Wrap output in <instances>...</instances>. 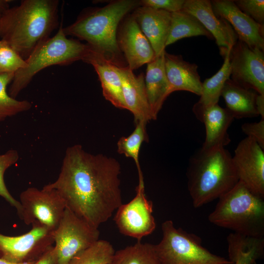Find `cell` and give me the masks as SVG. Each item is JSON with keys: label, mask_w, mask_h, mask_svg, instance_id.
Returning <instances> with one entry per match:
<instances>
[{"label": "cell", "mask_w": 264, "mask_h": 264, "mask_svg": "<svg viewBox=\"0 0 264 264\" xmlns=\"http://www.w3.org/2000/svg\"><path fill=\"white\" fill-rule=\"evenodd\" d=\"M31 262H26V263H16L10 262L5 260L4 259L0 258V264H29Z\"/></svg>", "instance_id": "cell-39"}, {"label": "cell", "mask_w": 264, "mask_h": 264, "mask_svg": "<svg viewBox=\"0 0 264 264\" xmlns=\"http://www.w3.org/2000/svg\"><path fill=\"white\" fill-rule=\"evenodd\" d=\"M204 36L213 39L211 34L192 15L182 10L171 13V21L166 46L183 38Z\"/></svg>", "instance_id": "cell-25"}, {"label": "cell", "mask_w": 264, "mask_h": 264, "mask_svg": "<svg viewBox=\"0 0 264 264\" xmlns=\"http://www.w3.org/2000/svg\"><path fill=\"white\" fill-rule=\"evenodd\" d=\"M186 175L195 208L219 198L239 181L232 156L222 145L200 148L190 158Z\"/></svg>", "instance_id": "cell-4"}, {"label": "cell", "mask_w": 264, "mask_h": 264, "mask_svg": "<svg viewBox=\"0 0 264 264\" xmlns=\"http://www.w3.org/2000/svg\"><path fill=\"white\" fill-rule=\"evenodd\" d=\"M109 264H161L154 244L138 241L135 244L115 251Z\"/></svg>", "instance_id": "cell-27"}, {"label": "cell", "mask_w": 264, "mask_h": 264, "mask_svg": "<svg viewBox=\"0 0 264 264\" xmlns=\"http://www.w3.org/2000/svg\"><path fill=\"white\" fill-rule=\"evenodd\" d=\"M57 0H24L0 16V37L26 59L58 25Z\"/></svg>", "instance_id": "cell-2"}, {"label": "cell", "mask_w": 264, "mask_h": 264, "mask_svg": "<svg viewBox=\"0 0 264 264\" xmlns=\"http://www.w3.org/2000/svg\"><path fill=\"white\" fill-rule=\"evenodd\" d=\"M84 62L91 65L98 75L103 94L115 107L126 109L119 67L90 50Z\"/></svg>", "instance_id": "cell-22"}, {"label": "cell", "mask_w": 264, "mask_h": 264, "mask_svg": "<svg viewBox=\"0 0 264 264\" xmlns=\"http://www.w3.org/2000/svg\"><path fill=\"white\" fill-rule=\"evenodd\" d=\"M14 73H0V122L7 118L30 110L31 103L25 100H18L11 97L7 91Z\"/></svg>", "instance_id": "cell-30"}, {"label": "cell", "mask_w": 264, "mask_h": 264, "mask_svg": "<svg viewBox=\"0 0 264 264\" xmlns=\"http://www.w3.org/2000/svg\"><path fill=\"white\" fill-rule=\"evenodd\" d=\"M230 50L222 56L224 62L220 70L210 78L202 83V90L199 100L196 103L202 107H208L218 104L221 91L226 81L230 78L231 64L229 58Z\"/></svg>", "instance_id": "cell-26"}, {"label": "cell", "mask_w": 264, "mask_h": 264, "mask_svg": "<svg viewBox=\"0 0 264 264\" xmlns=\"http://www.w3.org/2000/svg\"><path fill=\"white\" fill-rule=\"evenodd\" d=\"M241 129L247 137L252 138L264 149V119L257 122L244 123Z\"/></svg>", "instance_id": "cell-35"}, {"label": "cell", "mask_w": 264, "mask_h": 264, "mask_svg": "<svg viewBox=\"0 0 264 264\" xmlns=\"http://www.w3.org/2000/svg\"><path fill=\"white\" fill-rule=\"evenodd\" d=\"M208 220L237 233L264 238V196L254 193L239 180L219 198Z\"/></svg>", "instance_id": "cell-5"}, {"label": "cell", "mask_w": 264, "mask_h": 264, "mask_svg": "<svg viewBox=\"0 0 264 264\" xmlns=\"http://www.w3.org/2000/svg\"><path fill=\"white\" fill-rule=\"evenodd\" d=\"M259 94L251 89L245 88L228 79L221 93L225 102L226 109L237 119L259 116L256 106Z\"/></svg>", "instance_id": "cell-23"}, {"label": "cell", "mask_w": 264, "mask_h": 264, "mask_svg": "<svg viewBox=\"0 0 264 264\" xmlns=\"http://www.w3.org/2000/svg\"><path fill=\"white\" fill-rule=\"evenodd\" d=\"M215 14L228 22L238 37L249 47L264 51V26L242 12L233 0H211Z\"/></svg>", "instance_id": "cell-15"}, {"label": "cell", "mask_w": 264, "mask_h": 264, "mask_svg": "<svg viewBox=\"0 0 264 264\" xmlns=\"http://www.w3.org/2000/svg\"><path fill=\"white\" fill-rule=\"evenodd\" d=\"M29 264H57V254L54 246L50 247L39 259Z\"/></svg>", "instance_id": "cell-36"}, {"label": "cell", "mask_w": 264, "mask_h": 264, "mask_svg": "<svg viewBox=\"0 0 264 264\" xmlns=\"http://www.w3.org/2000/svg\"><path fill=\"white\" fill-rule=\"evenodd\" d=\"M120 173L116 159L75 144L66 150L56 180L45 185L60 195L67 208L98 228L122 204Z\"/></svg>", "instance_id": "cell-1"}, {"label": "cell", "mask_w": 264, "mask_h": 264, "mask_svg": "<svg viewBox=\"0 0 264 264\" xmlns=\"http://www.w3.org/2000/svg\"><path fill=\"white\" fill-rule=\"evenodd\" d=\"M132 15L149 41L155 56L165 51L171 25V13L140 5L135 9Z\"/></svg>", "instance_id": "cell-18"}, {"label": "cell", "mask_w": 264, "mask_h": 264, "mask_svg": "<svg viewBox=\"0 0 264 264\" xmlns=\"http://www.w3.org/2000/svg\"><path fill=\"white\" fill-rule=\"evenodd\" d=\"M228 259L234 264H254L264 256V238L232 232L227 237Z\"/></svg>", "instance_id": "cell-24"}, {"label": "cell", "mask_w": 264, "mask_h": 264, "mask_svg": "<svg viewBox=\"0 0 264 264\" xmlns=\"http://www.w3.org/2000/svg\"><path fill=\"white\" fill-rule=\"evenodd\" d=\"M135 123L136 126L133 132L127 137H121L118 141L117 152L133 159L138 171L139 181H143L144 178L139 160V155L143 142L148 140L146 129L147 123L140 121Z\"/></svg>", "instance_id": "cell-28"}, {"label": "cell", "mask_w": 264, "mask_h": 264, "mask_svg": "<svg viewBox=\"0 0 264 264\" xmlns=\"http://www.w3.org/2000/svg\"><path fill=\"white\" fill-rule=\"evenodd\" d=\"M17 210L20 219L27 225H39L54 231L66 208L60 195L46 185L42 189L29 187L20 196Z\"/></svg>", "instance_id": "cell-8"}, {"label": "cell", "mask_w": 264, "mask_h": 264, "mask_svg": "<svg viewBox=\"0 0 264 264\" xmlns=\"http://www.w3.org/2000/svg\"><path fill=\"white\" fill-rule=\"evenodd\" d=\"M26 66L25 59L3 40H0V73H15Z\"/></svg>", "instance_id": "cell-31"}, {"label": "cell", "mask_w": 264, "mask_h": 264, "mask_svg": "<svg viewBox=\"0 0 264 264\" xmlns=\"http://www.w3.org/2000/svg\"><path fill=\"white\" fill-rule=\"evenodd\" d=\"M165 67L171 93L184 90L200 95L202 82L196 64L185 61L181 55L165 51Z\"/></svg>", "instance_id": "cell-20"}, {"label": "cell", "mask_w": 264, "mask_h": 264, "mask_svg": "<svg viewBox=\"0 0 264 264\" xmlns=\"http://www.w3.org/2000/svg\"><path fill=\"white\" fill-rule=\"evenodd\" d=\"M135 197L116 210L114 220L123 235L140 241L152 233L156 227L153 206L145 194L144 182H139Z\"/></svg>", "instance_id": "cell-11"}, {"label": "cell", "mask_w": 264, "mask_h": 264, "mask_svg": "<svg viewBox=\"0 0 264 264\" xmlns=\"http://www.w3.org/2000/svg\"><path fill=\"white\" fill-rule=\"evenodd\" d=\"M162 238L154 244L161 264H234L204 247L198 235L176 228L171 220L161 226Z\"/></svg>", "instance_id": "cell-7"}, {"label": "cell", "mask_w": 264, "mask_h": 264, "mask_svg": "<svg viewBox=\"0 0 264 264\" xmlns=\"http://www.w3.org/2000/svg\"><path fill=\"white\" fill-rule=\"evenodd\" d=\"M185 0H142L141 6L174 13L181 10Z\"/></svg>", "instance_id": "cell-34"}, {"label": "cell", "mask_w": 264, "mask_h": 264, "mask_svg": "<svg viewBox=\"0 0 264 264\" xmlns=\"http://www.w3.org/2000/svg\"><path fill=\"white\" fill-rule=\"evenodd\" d=\"M115 251L109 242L99 239L77 253L67 264H109Z\"/></svg>", "instance_id": "cell-29"}, {"label": "cell", "mask_w": 264, "mask_h": 264, "mask_svg": "<svg viewBox=\"0 0 264 264\" xmlns=\"http://www.w3.org/2000/svg\"><path fill=\"white\" fill-rule=\"evenodd\" d=\"M193 111L205 127L206 136L202 148L206 149L217 145L224 147L229 143L227 131L234 118L226 108L218 104L202 107L196 103Z\"/></svg>", "instance_id": "cell-17"}, {"label": "cell", "mask_w": 264, "mask_h": 264, "mask_svg": "<svg viewBox=\"0 0 264 264\" xmlns=\"http://www.w3.org/2000/svg\"><path fill=\"white\" fill-rule=\"evenodd\" d=\"M165 52L147 64L145 85L153 120H156L162 105L171 94L165 67Z\"/></svg>", "instance_id": "cell-21"}, {"label": "cell", "mask_w": 264, "mask_h": 264, "mask_svg": "<svg viewBox=\"0 0 264 264\" xmlns=\"http://www.w3.org/2000/svg\"><path fill=\"white\" fill-rule=\"evenodd\" d=\"M9 0H0V16L9 8Z\"/></svg>", "instance_id": "cell-38"}, {"label": "cell", "mask_w": 264, "mask_h": 264, "mask_svg": "<svg viewBox=\"0 0 264 264\" xmlns=\"http://www.w3.org/2000/svg\"><path fill=\"white\" fill-rule=\"evenodd\" d=\"M53 232L33 225L29 231L19 236L0 233V258L16 263L34 262L54 244Z\"/></svg>", "instance_id": "cell-10"}, {"label": "cell", "mask_w": 264, "mask_h": 264, "mask_svg": "<svg viewBox=\"0 0 264 264\" xmlns=\"http://www.w3.org/2000/svg\"><path fill=\"white\" fill-rule=\"evenodd\" d=\"M256 106L261 118L264 119V96L258 95L256 99Z\"/></svg>", "instance_id": "cell-37"}, {"label": "cell", "mask_w": 264, "mask_h": 264, "mask_svg": "<svg viewBox=\"0 0 264 264\" xmlns=\"http://www.w3.org/2000/svg\"><path fill=\"white\" fill-rule=\"evenodd\" d=\"M264 150L252 138L238 144L232 160L239 180L254 193L264 196Z\"/></svg>", "instance_id": "cell-13"}, {"label": "cell", "mask_w": 264, "mask_h": 264, "mask_svg": "<svg viewBox=\"0 0 264 264\" xmlns=\"http://www.w3.org/2000/svg\"><path fill=\"white\" fill-rule=\"evenodd\" d=\"M230 79L264 96V51L249 47L238 40L229 54Z\"/></svg>", "instance_id": "cell-12"}, {"label": "cell", "mask_w": 264, "mask_h": 264, "mask_svg": "<svg viewBox=\"0 0 264 264\" xmlns=\"http://www.w3.org/2000/svg\"><path fill=\"white\" fill-rule=\"evenodd\" d=\"M119 49L132 70L152 61L155 57L147 38L140 28L133 15L123 22L117 34Z\"/></svg>", "instance_id": "cell-14"}, {"label": "cell", "mask_w": 264, "mask_h": 264, "mask_svg": "<svg viewBox=\"0 0 264 264\" xmlns=\"http://www.w3.org/2000/svg\"><path fill=\"white\" fill-rule=\"evenodd\" d=\"M126 109L133 115L135 122L153 120L145 85V76H136L128 66L119 67Z\"/></svg>", "instance_id": "cell-19"}, {"label": "cell", "mask_w": 264, "mask_h": 264, "mask_svg": "<svg viewBox=\"0 0 264 264\" xmlns=\"http://www.w3.org/2000/svg\"><path fill=\"white\" fill-rule=\"evenodd\" d=\"M234 3L243 13L264 26V0H235Z\"/></svg>", "instance_id": "cell-33"}, {"label": "cell", "mask_w": 264, "mask_h": 264, "mask_svg": "<svg viewBox=\"0 0 264 264\" xmlns=\"http://www.w3.org/2000/svg\"><path fill=\"white\" fill-rule=\"evenodd\" d=\"M181 10L195 17L211 34L221 55L237 42L238 37L230 23L214 12L211 0H185Z\"/></svg>", "instance_id": "cell-16"}, {"label": "cell", "mask_w": 264, "mask_h": 264, "mask_svg": "<svg viewBox=\"0 0 264 264\" xmlns=\"http://www.w3.org/2000/svg\"><path fill=\"white\" fill-rule=\"evenodd\" d=\"M66 36L61 25L53 37L41 43L25 59L26 66L14 74L8 93L11 97L16 98L37 73L48 66L84 61L90 51L89 46Z\"/></svg>", "instance_id": "cell-6"}, {"label": "cell", "mask_w": 264, "mask_h": 264, "mask_svg": "<svg viewBox=\"0 0 264 264\" xmlns=\"http://www.w3.org/2000/svg\"><path fill=\"white\" fill-rule=\"evenodd\" d=\"M140 1L118 0L81 14L71 24L63 28L66 36L87 42L90 49L110 63L127 66L117 41V29L123 18L140 6Z\"/></svg>", "instance_id": "cell-3"}, {"label": "cell", "mask_w": 264, "mask_h": 264, "mask_svg": "<svg viewBox=\"0 0 264 264\" xmlns=\"http://www.w3.org/2000/svg\"><path fill=\"white\" fill-rule=\"evenodd\" d=\"M19 155L17 151L10 150L3 154H0V196L2 197L17 210L20 204L15 199L7 189L4 180L5 171L19 160Z\"/></svg>", "instance_id": "cell-32"}, {"label": "cell", "mask_w": 264, "mask_h": 264, "mask_svg": "<svg viewBox=\"0 0 264 264\" xmlns=\"http://www.w3.org/2000/svg\"><path fill=\"white\" fill-rule=\"evenodd\" d=\"M98 228L66 208L53 232L57 264H67L77 253L99 240Z\"/></svg>", "instance_id": "cell-9"}]
</instances>
